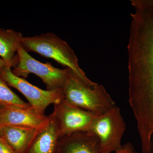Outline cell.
I'll return each instance as SVG.
<instances>
[{"instance_id": "cell-1", "label": "cell", "mask_w": 153, "mask_h": 153, "mask_svg": "<svg viewBox=\"0 0 153 153\" xmlns=\"http://www.w3.org/2000/svg\"><path fill=\"white\" fill-rule=\"evenodd\" d=\"M128 44V101L138 131L153 134V8L135 9Z\"/></svg>"}, {"instance_id": "cell-2", "label": "cell", "mask_w": 153, "mask_h": 153, "mask_svg": "<svg viewBox=\"0 0 153 153\" xmlns=\"http://www.w3.org/2000/svg\"><path fill=\"white\" fill-rule=\"evenodd\" d=\"M63 100L82 109L101 115L116 106L103 85L90 86L68 68L67 79L62 89Z\"/></svg>"}, {"instance_id": "cell-3", "label": "cell", "mask_w": 153, "mask_h": 153, "mask_svg": "<svg viewBox=\"0 0 153 153\" xmlns=\"http://www.w3.org/2000/svg\"><path fill=\"white\" fill-rule=\"evenodd\" d=\"M21 46L27 52H36L55 60L65 68L71 69L90 86L96 85L88 78L79 67L78 59L66 41L54 33H48L31 37H23Z\"/></svg>"}, {"instance_id": "cell-4", "label": "cell", "mask_w": 153, "mask_h": 153, "mask_svg": "<svg viewBox=\"0 0 153 153\" xmlns=\"http://www.w3.org/2000/svg\"><path fill=\"white\" fill-rule=\"evenodd\" d=\"M12 72L16 76L27 78L36 74L46 84L47 90L62 91L66 82L68 68H56L50 63H42L34 59L21 46L17 51L16 60Z\"/></svg>"}, {"instance_id": "cell-5", "label": "cell", "mask_w": 153, "mask_h": 153, "mask_svg": "<svg viewBox=\"0 0 153 153\" xmlns=\"http://www.w3.org/2000/svg\"><path fill=\"white\" fill-rule=\"evenodd\" d=\"M126 128L120 108L116 105L98 116L88 131L95 135L99 140L100 153H111L115 152L122 146L121 140Z\"/></svg>"}, {"instance_id": "cell-6", "label": "cell", "mask_w": 153, "mask_h": 153, "mask_svg": "<svg viewBox=\"0 0 153 153\" xmlns=\"http://www.w3.org/2000/svg\"><path fill=\"white\" fill-rule=\"evenodd\" d=\"M11 66L0 70V75L8 85L16 88L26 97L34 110L44 115L50 104L59 103L63 100L62 91L44 90L33 85L24 78L16 76L12 72Z\"/></svg>"}, {"instance_id": "cell-7", "label": "cell", "mask_w": 153, "mask_h": 153, "mask_svg": "<svg viewBox=\"0 0 153 153\" xmlns=\"http://www.w3.org/2000/svg\"><path fill=\"white\" fill-rule=\"evenodd\" d=\"M60 138L79 131H88L99 114L67 103L64 100L54 105Z\"/></svg>"}, {"instance_id": "cell-8", "label": "cell", "mask_w": 153, "mask_h": 153, "mask_svg": "<svg viewBox=\"0 0 153 153\" xmlns=\"http://www.w3.org/2000/svg\"><path fill=\"white\" fill-rule=\"evenodd\" d=\"M49 116L39 114L32 107L0 108V127L18 126L40 130L48 123Z\"/></svg>"}, {"instance_id": "cell-9", "label": "cell", "mask_w": 153, "mask_h": 153, "mask_svg": "<svg viewBox=\"0 0 153 153\" xmlns=\"http://www.w3.org/2000/svg\"><path fill=\"white\" fill-rule=\"evenodd\" d=\"M49 117L48 123L38 131L25 153H58L59 126L54 113Z\"/></svg>"}, {"instance_id": "cell-10", "label": "cell", "mask_w": 153, "mask_h": 153, "mask_svg": "<svg viewBox=\"0 0 153 153\" xmlns=\"http://www.w3.org/2000/svg\"><path fill=\"white\" fill-rule=\"evenodd\" d=\"M97 137L90 131H79L59 138L58 153H100Z\"/></svg>"}, {"instance_id": "cell-11", "label": "cell", "mask_w": 153, "mask_h": 153, "mask_svg": "<svg viewBox=\"0 0 153 153\" xmlns=\"http://www.w3.org/2000/svg\"><path fill=\"white\" fill-rule=\"evenodd\" d=\"M39 130L25 127L6 126L1 129L0 136L16 153H25Z\"/></svg>"}, {"instance_id": "cell-12", "label": "cell", "mask_w": 153, "mask_h": 153, "mask_svg": "<svg viewBox=\"0 0 153 153\" xmlns=\"http://www.w3.org/2000/svg\"><path fill=\"white\" fill-rule=\"evenodd\" d=\"M24 36L20 32L0 28V56L12 67L15 66L18 49Z\"/></svg>"}, {"instance_id": "cell-13", "label": "cell", "mask_w": 153, "mask_h": 153, "mask_svg": "<svg viewBox=\"0 0 153 153\" xmlns=\"http://www.w3.org/2000/svg\"><path fill=\"white\" fill-rule=\"evenodd\" d=\"M0 105L2 107H17L29 108V103L23 101L11 90L0 75Z\"/></svg>"}, {"instance_id": "cell-14", "label": "cell", "mask_w": 153, "mask_h": 153, "mask_svg": "<svg viewBox=\"0 0 153 153\" xmlns=\"http://www.w3.org/2000/svg\"><path fill=\"white\" fill-rule=\"evenodd\" d=\"M131 5L137 8H153V0H131Z\"/></svg>"}, {"instance_id": "cell-15", "label": "cell", "mask_w": 153, "mask_h": 153, "mask_svg": "<svg viewBox=\"0 0 153 153\" xmlns=\"http://www.w3.org/2000/svg\"><path fill=\"white\" fill-rule=\"evenodd\" d=\"M0 153H16L2 137L0 136Z\"/></svg>"}, {"instance_id": "cell-16", "label": "cell", "mask_w": 153, "mask_h": 153, "mask_svg": "<svg viewBox=\"0 0 153 153\" xmlns=\"http://www.w3.org/2000/svg\"><path fill=\"white\" fill-rule=\"evenodd\" d=\"M115 153H137V152L135 151L133 145L130 143H127L122 145V147Z\"/></svg>"}, {"instance_id": "cell-17", "label": "cell", "mask_w": 153, "mask_h": 153, "mask_svg": "<svg viewBox=\"0 0 153 153\" xmlns=\"http://www.w3.org/2000/svg\"><path fill=\"white\" fill-rule=\"evenodd\" d=\"M7 66H11V67H12V66H11L10 64H8V63H7L4 60H3L2 58L0 57V70L2 69L4 67Z\"/></svg>"}, {"instance_id": "cell-18", "label": "cell", "mask_w": 153, "mask_h": 153, "mask_svg": "<svg viewBox=\"0 0 153 153\" xmlns=\"http://www.w3.org/2000/svg\"><path fill=\"white\" fill-rule=\"evenodd\" d=\"M1 128L0 127V134H1Z\"/></svg>"}]
</instances>
